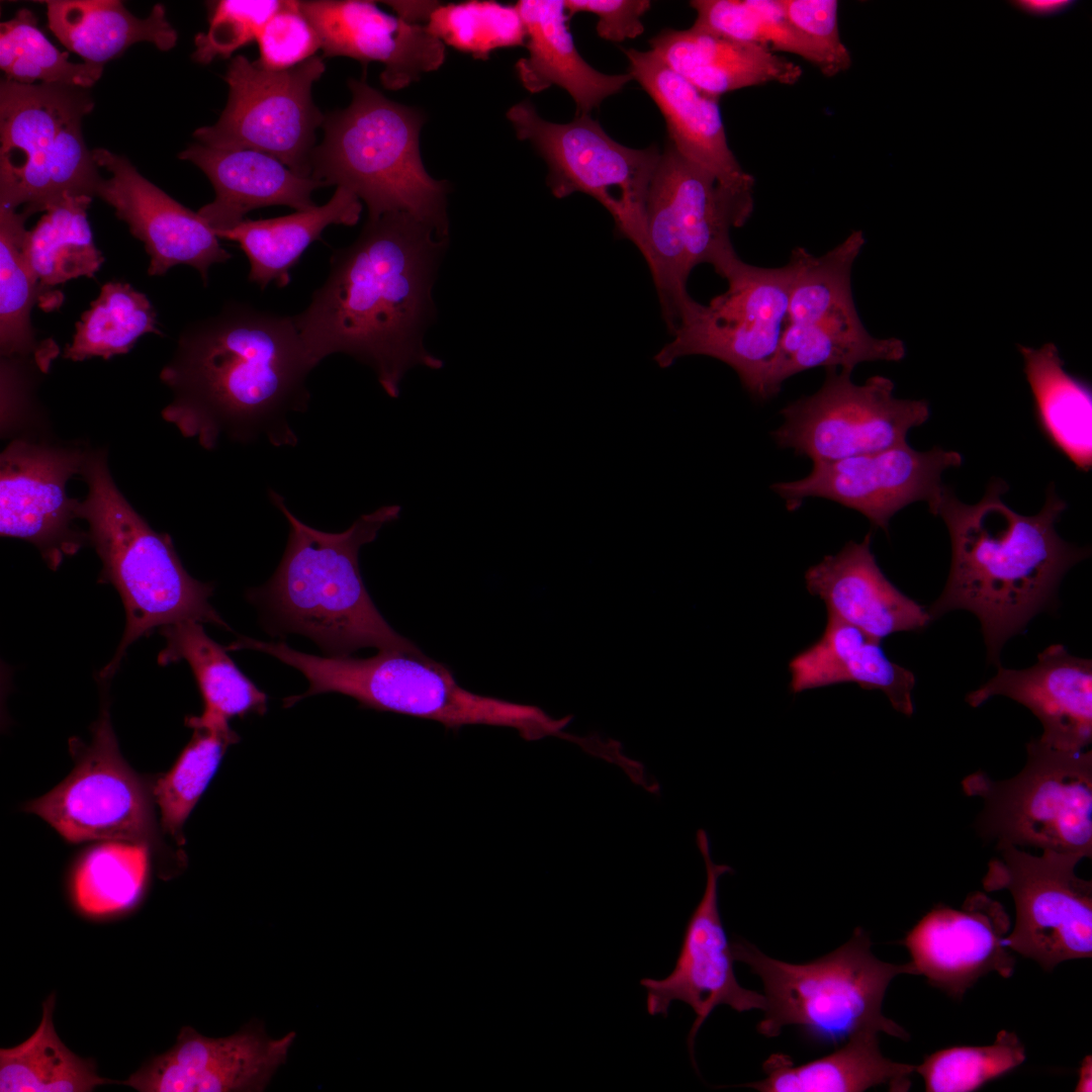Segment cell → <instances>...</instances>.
<instances>
[{"mask_svg":"<svg viewBox=\"0 0 1092 1092\" xmlns=\"http://www.w3.org/2000/svg\"><path fill=\"white\" fill-rule=\"evenodd\" d=\"M89 448L38 433L11 439L0 455L1 536L32 543L52 569L88 541L74 527L79 499L67 483L81 475Z\"/></svg>","mask_w":1092,"mask_h":1092,"instance_id":"ac0fdd59","label":"cell"},{"mask_svg":"<svg viewBox=\"0 0 1092 1092\" xmlns=\"http://www.w3.org/2000/svg\"><path fill=\"white\" fill-rule=\"evenodd\" d=\"M211 182L215 197L198 213L215 234L231 230L258 208L283 205L296 211L316 206L312 193L326 185L303 177L278 159L250 149H215L201 144L179 154Z\"/></svg>","mask_w":1092,"mask_h":1092,"instance_id":"83f0119b","label":"cell"},{"mask_svg":"<svg viewBox=\"0 0 1092 1092\" xmlns=\"http://www.w3.org/2000/svg\"><path fill=\"white\" fill-rule=\"evenodd\" d=\"M1007 489L1005 481L994 478L983 497L970 505L945 486L933 515L948 530L950 568L941 595L927 609L931 620L953 610L975 614L988 660L997 666L1006 641L1055 603L1064 575L1090 552L1059 536L1056 525L1067 505L1054 484L1032 516L1003 502Z\"/></svg>","mask_w":1092,"mask_h":1092,"instance_id":"3957f363","label":"cell"},{"mask_svg":"<svg viewBox=\"0 0 1092 1092\" xmlns=\"http://www.w3.org/2000/svg\"><path fill=\"white\" fill-rule=\"evenodd\" d=\"M88 491L76 516L88 523L87 538L102 569L123 602L126 625L112 660L102 669L110 677L127 647L157 627L181 621L230 629L209 603L213 587L184 568L168 534L154 531L115 484L104 448H89L80 475Z\"/></svg>","mask_w":1092,"mask_h":1092,"instance_id":"8992f818","label":"cell"},{"mask_svg":"<svg viewBox=\"0 0 1092 1092\" xmlns=\"http://www.w3.org/2000/svg\"><path fill=\"white\" fill-rule=\"evenodd\" d=\"M92 156L98 167L111 174L102 178L96 196L111 205L131 235L145 244L151 276L188 265L199 272L206 285L209 268L232 258L198 212L143 177L126 158L105 149L92 150Z\"/></svg>","mask_w":1092,"mask_h":1092,"instance_id":"603a6c76","label":"cell"},{"mask_svg":"<svg viewBox=\"0 0 1092 1092\" xmlns=\"http://www.w3.org/2000/svg\"><path fill=\"white\" fill-rule=\"evenodd\" d=\"M1092 1062L1091 1056H1087L1081 1063L1079 1079L1075 1091H1091Z\"/></svg>","mask_w":1092,"mask_h":1092,"instance_id":"6f0895ef","label":"cell"},{"mask_svg":"<svg viewBox=\"0 0 1092 1092\" xmlns=\"http://www.w3.org/2000/svg\"><path fill=\"white\" fill-rule=\"evenodd\" d=\"M314 367L293 315L231 301L179 335L160 373L173 394L162 417L206 450L222 437L293 447L288 416L306 411Z\"/></svg>","mask_w":1092,"mask_h":1092,"instance_id":"7a4b0ae2","label":"cell"},{"mask_svg":"<svg viewBox=\"0 0 1092 1092\" xmlns=\"http://www.w3.org/2000/svg\"><path fill=\"white\" fill-rule=\"evenodd\" d=\"M384 3L396 12V16L414 24H420L421 21L428 22L432 11L439 4L431 1H386Z\"/></svg>","mask_w":1092,"mask_h":1092,"instance_id":"11a10c76","label":"cell"},{"mask_svg":"<svg viewBox=\"0 0 1092 1092\" xmlns=\"http://www.w3.org/2000/svg\"><path fill=\"white\" fill-rule=\"evenodd\" d=\"M257 62L269 70L292 68L312 57L321 49L318 35L302 13L299 1H283L281 8L266 22L257 40Z\"/></svg>","mask_w":1092,"mask_h":1092,"instance_id":"f907efd6","label":"cell"},{"mask_svg":"<svg viewBox=\"0 0 1092 1092\" xmlns=\"http://www.w3.org/2000/svg\"><path fill=\"white\" fill-rule=\"evenodd\" d=\"M326 65L314 56L275 71L237 55L223 76L228 103L218 120L193 136L215 149H250L273 156L294 173L311 177L315 131L325 115L314 105L313 84Z\"/></svg>","mask_w":1092,"mask_h":1092,"instance_id":"5bb4252c","label":"cell"},{"mask_svg":"<svg viewBox=\"0 0 1092 1092\" xmlns=\"http://www.w3.org/2000/svg\"><path fill=\"white\" fill-rule=\"evenodd\" d=\"M1039 424L1052 443L1080 470L1092 465V395L1064 368L1058 348L1018 346Z\"/></svg>","mask_w":1092,"mask_h":1092,"instance_id":"8d00e7d4","label":"cell"},{"mask_svg":"<svg viewBox=\"0 0 1092 1092\" xmlns=\"http://www.w3.org/2000/svg\"><path fill=\"white\" fill-rule=\"evenodd\" d=\"M283 5L279 0H220L213 5L206 32L194 38L192 59L209 64L228 59L239 49L257 40L266 24Z\"/></svg>","mask_w":1092,"mask_h":1092,"instance_id":"c3c4849f","label":"cell"},{"mask_svg":"<svg viewBox=\"0 0 1092 1092\" xmlns=\"http://www.w3.org/2000/svg\"><path fill=\"white\" fill-rule=\"evenodd\" d=\"M629 74L664 116L670 144L688 161L711 174L719 186L752 196L754 178L730 150L719 98L703 93L665 65L651 50H624Z\"/></svg>","mask_w":1092,"mask_h":1092,"instance_id":"484cf974","label":"cell"},{"mask_svg":"<svg viewBox=\"0 0 1092 1092\" xmlns=\"http://www.w3.org/2000/svg\"><path fill=\"white\" fill-rule=\"evenodd\" d=\"M568 17L585 12L598 16L596 25L600 37L610 41L635 38L644 31L642 16L649 10L647 0H568L564 1Z\"/></svg>","mask_w":1092,"mask_h":1092,"instance_id":"db71d44e","label":"cell"},{"mask_svg":"<svg viewBox=\"0 0 1092 1092\" xmlns=\"http://www.w3.org/2000/svg\"><path fill=\"white\" fill-rule=\"evenodd\" d=\"M299 6L325 57H348L364 67L383 64L380 81L386 89L404 88L445 61V44L426 25L388 14L373 1L310 0Z\"/></svg>","mask_w":1092,"mask_h":1092,"instance_id":"cb8c5ba5","label":"cell"},{"mask_svg":"<svg viewBox=\"0 0 1092 1092\" xmlns=\"http://www.w3.org/2000/svg\"><path fill=\"white\" fill-rule=\"evenodd\" d=\"M156 324V311L144 293L124 282H107L76 323L73 341L63 356L80 362L125 354L144 334H161Z\"/></svg>","mask_w":1092,"mask_h":1092,"instance_id":"60d3db41","label":"cell"},{"mask_svg":"<svg viewBox=\"0 0 1092 1092\" xmlns=\"http://www.w3.org/2000/svg\"><path fill=\"white\" fill-rule=\"evenodd\" d=\"M44 3L52 32L69 51L88 63L104 65L140 41L152 42L163 52L177 42V32L161 4H156L146 18H138L118 0Z\"/></svg>","mask_w":1092,"mask_h":1092,"instance_id":"d590c367","label":"cell"},{"mask_svg":"<svg viewBox=\"0 0 1092 1092\" xmlns=\"http://www.w3.org/2000/svg\"><path fill=\"white\" fill-rule=\"evenodd\" d=\"M690 5L697 12L694 25L769 49L770 22L762 0H694Z\"/></svg>","mask_w":1092,"mask_h":1092,"instance_id":"f5cc1de1","label":"cell"},{"mask_svg":"<svg viewBox=\"0 0 1092 1092\" xmlns=\"http://www.w3.org/2000/svg\"><path fill=\"white\" fill-rule=\"evenodd\" d=\"M146 844L102 841L80 858L73 876L78 909L103 917L129 909L139 900L149 871Z\"/></svg>","mask_w":1092,"mask_h":1092,"instance_id":"b9f144b4","label":"cell"},{"mask_svg":"<svg viewBox=\"0 0 1092 1092\" xmlns=\"http://www.w3.org/2000/svg\"><path fill=\"white\" fill-rule=\"evenodd\" d=\"M1004 696L1028 708L1043 731L1041 744L1063 751H1082L1092 741V661L1071 655L1061 644L1046 647L1025 669L998 666L995 676L969 693L977 708Z\"/></svg>","mask_w":1092,"mask_h":1092,"instance_id":"d4e9b609","label":"cell"},{"mask_svg":"<svg viewBox=\"0 0 1092 1092\" xmlns=\"http://www.w3.org/2000/svg\"><path fill=\"white\" fill-rule=\"evenodd\" d=\"M651 51L671 70L705 94L721 95L776 82L794 85L802 68L771 50L731 39L693 25L662 29L650 40Z\"/></svg>","mask_w":1092,"mask_h":1092,"instance_id":"f1b7e54d","label":"cell"},{"mask_svg":"<svg viewBox=\"0 0 1092 1092\" xmlns=\"http://www.w3.org/2000/svg\"><path fill=\"white\" fill-rule=\"evenodd\" d=\"M352 100L325 115L311 177L353 192L375 219L404 212L448 239V184L426 171L420 152L425 116L386 98L365 80L349 79Z\"/></svg>","mask_w":1092,"mask_h":1092,"instance_id":"52a82bcc","label":"cell"},{"mask_svg":"<svg viewBox=\"0 0 1092 1092\" xmlns=\"http://www.w3.org/2000/svg\"><path fill=\"white\" fill-rule=\"evenodd\" d=\"M1025 1048L1015 1032L1001 1030L992 1044L959 1045L937 1051L915 1066L927 1092H970L1025 1061Z\"/></svg>","mask_w":1092,"mask_h":1092,"instance_id":"7dc6e473","label":"cell"},{"mask_svg":"<svg viewBox=\"0 0 1092 1092\" xmlns=\"http://www.w3.org/2000/svg\"><path fill=\"white\" fill-rule=\"evenodd\" d=\"M54 1007L51 995L34 1033L17 1046L0 1050L1 1092H87L111 1082L96 1074L92 1061L62 1042L54 1027Z\"/></svg>","mask_w":1092,"mask_h":1092,"instance_id":"ab89813d","label":"cell"},{"mask_svg":"<svg viewBox=\"0 0 1092 1092\" xmlns=\"http://www.w3.org/2000/svg\"><path fill=\"white\" fill-rule=\"evenodd\" d=\"M906 348L898 338H876L864 328L855 306L806 324L787 323L769 380V396L800 372L825 367L852 372L864 362H899Z\"/></svg>","mask_w":1092,"mask_h":1092,"instance_id":"e575fe53","label":"cell"},{"mask_svg":"<svg viewBox=\"0 0 1092 1092\" xmlns=\"http://www.w3.org/2000/svg\"><path fill=\"white\" fill-rule=\"evenodd\" d=\"M447 242L404 212L368 218L353 244L334 251L325 282L293 315L311 363L349 355L373 369L391 398L413 367L442 368L423 338L435 314L432 287Z\"/></svg>","mask_w":1092,"mask_h":1092,"instance_id":"6da1fadb","label":"cell"},{"mask_svg":"<svg viewBox=\"0 0 1092 1092\" xmlns=\"http://www.w3.org/2000/svg\"><path fill=\"white\" fill-rule=\"evenodd\" d=\"M516 135L530 142L548 165L547 185L556 198L581 192L611 214L617 233L646 253L645 207L660 153L637 150L611 139L589 115L568 123L540 117L528 100L507 112Z\"/></svg>","mask_w":1092,"mask_h":1092,"instance_id":"4fadbf2b","label":"cell"},{"mask_svg":"<svg viewBox=\"0 0 1092 1092\" xmlns=\"http://www.w3.org/2000/svg\"><path fill=\"white\" fill-rule=\"evenodd\" d=\"M296 1033L270 1037L254 1019L236 1033L211 1038L185 1026L167 1053L124 1084L141 1092H259L286 1062Z\"/></svg>","mask_w":1092,"mask_h":1092,"instance_id":"7402d4cb","label":"cell"},{"mask_svg":"<svg viewBox=\"0 0 1092 1092\" xmlns=\"http://www.w3.org/2000/svg\"><path fill=\"white\" fill-rule=\"evenodd\" d=\"M881 642L827 614L821 637L789 663L791 693L854 682L863 690L883 692L896 711L911 716L915 676L889 659Z\"/></svg>","mask_w":1092,"mask_h":1092,"instance_id":"f546056e","label":"cell"},{"mask_svg":"<svg viewBox=\"0 0 1092 1092\" xmlns=\"http://www.w3.org/2000/svg\"><path fill=\"white\" fill-rule=\"evenodd\" d=\"M72 772L25 806L66 840L128 841L163 848L154 814L153 788L121 756L105 706L90 743L70 740Z\"/></svg>","mask_w":1092,"mask_h":1092,"instance_id":"9a60e30c","label":"cell"},{"mask_svg":"<svg viewBox=\"0 0 1092 1092\" xmlns=\"http://www.w3.org/2000/svg\"><path fill=\"white\" fill-rule=\"evenodd\" d=\"M160 634L166 638V647L159 653V664L185 660L204 702L202 714L187 717L186 726L228 728L234 717L266 713L267 695L241 671L225 647L214 642L199 622L166 625L160 628Z\"/></svg>","mask_w":1092,"mask_h":1092,"instance_id":"836d02e7","label":"cell"},{"mask_svg":"<svg viewBox=\"0 0 1092 1092\" xmlns=\"http://www.w3.org/2000/svg\"><path fill=\"white\" fill-rule=\"evenodd\" d=\"M753 207V196L719 186L670 143L660 154L646 200L644 259L670 333L694 300L688 292L693 269L709 264L722 274L738 257L730 232L747 221Z\"/></svg>","mask_w":1092,"mask_h":1092,"instance_id":"30bf717a","label":"cell"},{"mask_svg":"<svg viewBox=\"0 0 1092 1092\" xmlns=\"http://www.w3.org/2000/svg\"><path fill=\"white\" fill-rule=\"evenodd\" d=\"M27 217L0 205V352L1 358L33 359L48 372L59 349L54 341L39 342L30 321L33 305L46 295L24 253Z\"/></svg>","mask_w":1092,"mask_h":1092,"instance_id":"74e56055","label":"cell"},{"mask_svg":"<svg viewBox=\"0 0 1092 1092\" xmlns=\"http://www.w3.org/2000/svg\"><path fill=\"white\" fill-rule=\"evenodd\" d=\"M791 24L806 38L825 77H834L851 66V55L841 41L836 0H778Z\"/></svg>","mask_w":1092,"mask_h":1092,"instance_id":"681fc988","label":"cell"},{"mask_svg":"<svg viewBox=\"0 0 1092 1092\" xmlns=\"http://www.w3.org/2000/svg\"><path fill=\"white\" fill-rule=\"evenodd\" d=\"M516 6L526 27L529 52L516 63V72L529 92L559 86L574 100L576 116L588 115L633 80L629 73L603 74L581 58L568 28L564 1L521 0Z\"/></svg>","mask_w":1092,"mask_h":1092,"instance_id":"4dcf8cb0","label":"cell"},{"mask_svg":"<svg viewBox=\"0 0 1092 1092\" xmlns=\"http://www.w3.org/2000/svg\"><path fill=\"white\" fill-rule=\"evenodd\" d=\"M1027 759L1015 777L992 780L978 770L962 781L966 795L982 799L977 819L983 838L996 847L1092 855V751H1063L1026 744Z\"/></svg>","mask_w":1092,"mask_h":1092,"instance_id":"8fae6325","label":"cell"},{"mask_svg":"<svg viewBox=\"0 0 1092 1092\" xmlns=\"http://www.w3.org/2000/svg\"><path fill=\"white\" fill-rule=\"evenodd\" d=\"M872 535L847 542L805 572L807 590L821 599L827 614L882 641L898 632L920 631L931 618L927 609L898 589L883 573L871 550Z\"/></svg>","mask_w":1092,"mask_h":1092,"instance_id":"4316f807","label":"cell"},{"mask_svg":"<svg viewBox=\"0 0 1092 1092\" xmlns=\"http://www.w3.org/2000/svg\"><path fill=\"white\" fill-rule=\"evenodd\" d=\"M983 878L986 892L1006 890L1015 924L1004 944L1052 971L1065 961L1092 957V884L1075 868L1082 857L1055 851L1030 854L997 846Z\"/></svg>","mask_w":1092,"mask_h":1092,"instance_id":"e0dca14e","label":"cell"},{"mask_svg":"<svg viewBox=\"0 0 1092 1092\" xmlns=\"http://www.w3.org/2000/svg\"><path fill=\"white\" fill-rule=\"evenodd\" d=\"M268 495L288 523V540L274 574L248 596L265 608L276 628L308 637L329 656H347L365 647L419 649L377 610L359 567L361 547L398 519L400 506L380 507L347 530L330 533L302 523L275 490L269 488Z\"/></svg>","mask_w":1092,"mask_h":1092,"instance_id":"277c9868","label":"cell"},{"mask_svg":"<svg viewBox=\"0 0 1092 1092\" xmlns=\"http://www.w3.org/2000/svg\"><path fill=\"white\" fill-rule=\"evenodd\" d=\"M93 107L86 88L1 81L0 205L30 216L66 195L96 196L102 177L82 133Z\"/></svg>","mask_w":1092,"mask_h":1092,"instance_id":"9c48e42d","label":"cell"},{"mask_svg":"<svg viewBox=\"0 0 1092 1092\" xmlns=\"http://www.w3.org/2000/svg\"><path fill=\"white\" fill-rule=\"evenodd\" d=\"M1011 921L1001 903L983 892L967 896L961 908L938 904L907 933L902 943L914 975L961 999L981 977L1013 974L1014 957L1004 944Z\"/></svg>","mask_w":1092,"mask_h":1092,"instance_id":"44dd1931","label":"cell"},{"mask_svg":"<svg viewBox=\"0 0 1092 1092\" xmlns=\"http://www.w3.org/2000/svg\"><path fill=\"white\" fill-rule=\"evenodd\" d=\"M194 733L172 768L153 787L161 828L185 844L183 827L216 774L229 746L240 740L233 729L193 728Z\"/></svg>","mask_w":1092,"mask_h":1092,"instance_id":"ee69618b","label":"cell"},{"mask_svg":"<svg viewBox=\"0 0 1092 1092\" xmlns=\"http://www.w3.org/2000/svg\"><path fill=\"white\" fill-rule=\"evenodd\" d=\"M0 68L22 84L35 81L88 89L102 76L103 65L74 63L41 32L32 11L22 8L0 25Z\"/></svg>","mask_w":1092,"mask_h":1092,"instance_id":"f6af8a7d","label":"cell"},{"mask_svg":"<svg viewBox=\"0 0 1092 1092\" xmlns=\"http://www.w3.org/2000/svg\"><path fill=\"white\" fill-rule=\"evenodd\" d=\"M91 201L87 195H66L27 231L25 257L43 293L81 276L93 277L101 267L104 258L87 219Z\"/></svg>","mask_w":1092,"mask_h":1092,"instance_id":"f35d334b","label":"cell"},{"mask_svg":"<svg viewBox=\"0 0 1092 1092\" xmlns=\"http://www.w3.org/2000/svg\"><path fill=\"white\" fill-rule=\"evenodd\" d=\"M361 212V200L350 190L337 187L321 206L268 219L245 218L216 236L239 244L250 264V282L261 289L272 282L283 288L290 283L292 267L328 226L354 225Z\"/></svg>","mask_w":1092,"mask_h":1092,"instance_id":"d6a6232c","label":"cell"},{"mask_svg":"<svg viewBox=\"0 0 1092 1092\" xmlns=\"http://www.w3.org/2000/svg\"><path fill=\"white\" fill-rule=\"evenodd\" d=\"M871 946L870 936L856 927L835 950L791 964L736 938L731 943L734 960L746 964L763 985L766 1005L757 1031L776 1037L785 1026L796 1025L812 1041L833 1046L863 1030L907 1040L908 1032L884 1016L882 1004L891 981L914 975V970L910 962L896 965L877 959Z\"/></svg>","mask_w":1092,"mask_h":1092,"instance_id":"ba28073f","label":"cell"},{"mask_svg":"<svg viewBox=\"0 0 1092 1092\" xmlns=\"http://www.w3.org/2000/svg\"><path fill=\"white\" fill-rule=\"evenodd\" d=\"M1012 3L1026 13L1049 16L1066 11L1074 2L1069 0H1020Z\"/></svg>","mask_w":1092,"mask_h":1092,"instance_id":"9f6ffc18","label":"cell"},{"mask_svg":"<svg viewBox=\"0 0 1092 1092\" xmlns=\"http://www.w3.org/2000/svg\"><path fill=\"white\" fill-rule=\"evenodd\" d=\"M444 44L486 60L491 52L526 43L527 32L515 5L495 1L438 4L426 24Z\"/></svg>","mask_w":1092,"mask_h":1092,"instance_id":"bcb514c9","label":"cell"},{"mask_svg":"<svg viewBox=\"0 0 1092 1092\" xmlns=\"http://www.w3.org/2000/svg\"><path fill=\"white\" fill-rule=\"evenodd\" d=\"M851 374L828 368L816 392L783 407V424L771 432L778 446L812 463L835 461L905 444L909 431L928 420L929 403L896 397L888 377L857 384Z\"/></svg>","mask_w":1092,"mask_h":1092,"instance_id":"2e32d148","label":"cell"},{"mask_svg":"<svg viewBox=\"0 0 1092 1092\" xmlns=\"http://www.w3.org/2000/svg\"><path fill=\"white\" fill-rule=\"evenodd\" d=\"M0 371L2 438L48 433L34 393L39 374L46 373L39 364L33 359L1 358Z\"/></svg>","mask_w":1092,"mask_h":1092,"instance_id":"816d5d0a","label":"cell"},{"mask_svg":"<svg viewBox=\"0 0 1092 1092\" xmlns=\"http://www.w3.org/2000/svg\"><path fill=\"white\" fill-rule=\"evenodd\" d=\"M864 243L863 233L853 231L821 256L812 255L801 247L793 249L789 260L793 277L787 323H812L855 306L851 274Z\"/></svg>","mask_w":1092,"mask_h":1092,"instance_id":"7bdbcfd3","label":"cell"},{"mask_svg":"<svg viewBox=\"0 0 1092 1092\" xmlns=\"http://www.w3.org/2000/svg\"><path fill=\"white\" fill-rule=\"evenodd\" d=\"M962 455L933 447L917 451L907 443L835 461L813 463L806 476L771 484V490L797 510L805 498L821 497L863 515L888 532L892 517L916 502L933 515L945 486L942 474L960 467Z\"/></svg>","mask_w":1092,"mask_h":1092,"instance_id":"d6986e66","label":"cell"},{"mask_svg":"<svg viewBox=\"0 0 1092 1092\" xmlns=\"http://www.w3.org/2000/svg\"><path fill=\"white\" fill-rule=\"evenodd\" d=\"M878 1033L863 1030L819 1059L795 1064L785 1054H772L762 1064L765 1078L743 1084L760 1092H861L880 1085L908 1091L915 1066L885 1058Z\"/></svg>","mask_w":1092,"mask_h":1092,"instance_id":"1f68e13d","label":"cell"},{"mask_svg":"<svg viewBox=\"0 0 1092 1092\" xmlns=\"http://www.w3.org/2000/svg\"><path fill=\"white\" fill-rule=\"evenodd\" d=\"M245 649L269 654L299 670L308 680L304 694L283 700L289 708L300 700L339 693L360 706L438 722L446 729L482 725L510 728L526 741L546 737L573 740L565 732L572 716L554 718L538 706L472 693L460 686L442 663L416 650H379L368 658L316 656L284 642L247 637Z\"/></svg>","mask_w":1092,"mask_h":1092,"instance_id":"5b68a950","label":"cell"},{"mask_svg":"<svg viewBox=\"0 0 1092 1092\" xmlns=\"http://www.w3.org/2000/svg\"><path fill=\"white\" fill-rule=\"evenodd\" d=\"M727 289L681 312L672 339L655 355L661 368L686 356L715 358L737 374L756 400L769 399V380L788 322L791 264L763 268L735 259L722 273Z\"/></svg>","mask_w":1092,"mask_h":1092,"instance_id":"7c38bea8","label":"cell"},{"mask_svg":"<svg viewBox=\"0 0 1092 1092\" xmlns=\"http://www.w3.org/2000/svg\"><path fill=\"white\" fill-rule=\"evenodd\" d=\"M696 843L706 870L705 889L692 912L673 970L663 979L645 978L646 1009L650 1015L666 1017L674 1001L688 1004L696 1018L688 1035V1048L695 1065L694 1046L700 1027L719 1005L738 1012L764 1010L763 994L743 988L733 969L731 943L722 922L718 888L720 878L733 869L713 860L709 835L698 829Z\"/></svg>","mask_w":1092,"mask_h":1092,"instance_id":"ffe728a7","label":"cell"}]
</instances>
